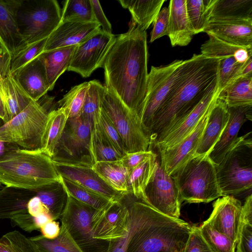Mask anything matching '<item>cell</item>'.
I'll return each instance as SVG.
<instances>
[{"instance_id":"6da1fadb","label":"cell","mask_w":252,"mask_h":252,"mask_svg":"<svg viewBox=\"0 0 252 252\" xmlns=\"http://www.w3.org/2000/svg\"><path fill=\"white\" fill-rule=\"evenodd\" d=\"M147 33L132 21L116 36L102 67L105 87L140 118L146 96L148 72Z\"/></svg>"},{"instance_id":"7a4b0ae2","label":"cell","mask_w":252,"mask_h":252,"mask_svg":"<svg viewBox=\"0 0 252 252\" xmlns=\"http://www.w3.org/2000/svg\"><path fill=\"white\" fill-rule=\"evenodd\" d=\"M126 233L107 252H184L191 226L163 215L136 199L130 205Z\"/></svg>"},{"instance_id":"3957f363","label":"cell","mask_w":252,"mask_h":252,"mask_svg":"<svg viewBox=\"0 0 252 252\" xmlns=\"http://www.w3.org/2000/svg\"><path fill=\"white\" fill-rule=\"evenodd\" d=\"M189 60L185 72L154 116L150 145L193 110L217 82L219 59L200 54Z\"/></svg>"},{"instance_id":"277c9868","label":"cell","mask_w":252,"mask_h":252,"mask_svg":"<svg viewBox=\"0 0 252 252\" xmlns=\"http://www.w3.org/2000/svg\"><path fill=\"white\" fill-rule=\"evenodd\" d=\"M52 158L39 150L13 148L0 157V183L35 190L60 181Z\"/></svg>"},{"instance_id":"5b68a950","label":"cell","mask_w":252,"mask_h":252,"mask_svg":"<svg viewBox=\"0 0 252 252\" xmlns=\"http://www.w3.org/2000/svg\"><path fill=\"white\" fill-rule=\"evenodd\" d=\"M172 176L182 202L209 203L222 196L217 181L215 164L208 156H194Z\"/></svg>"},{"instance_id":"8992f818","label":"cell","mask_w":252,"mask_h":252,"mask_svg":"<svg viewBox=\"0 0 252 252\" xmlns=\"http://www.w3.org/2000/svg\"><path fill=\"white\" fill-rule=\"evenodd\" d=\"M252 132L238 137L222 160L215 165L222 196L240 194L252 187Z\"/></svg>"},{"instance_id":"52a82bcc","label":"cell","mask_w":252,"mask_h":252,"mask_svg":"<svg viewBox=\"0 0 252 252\" xmlns=\"http://www.w3.org/2000/svg\"><path fill=\"white\" fill-rule=\"evenodd\" d=\"M45 102H42V97L31 101L18 114L0 126V141L22 149L41 150L49 113Z\"/></svg>"},{"instance_id":"ba28073f","label":"cell","mask_w":252,"mask_h":252,"mask_svg":"<svg viewBox=\"0 0 252 252\" xmlns=\"http://www.w3.org/2000/svg\"><path fill=\"white\" fill-rule=\"evenodd\" d=\"M56 0H20L17 11L19 33L27 45L48 38L61 23Z\"/></svg>"},{"instance_id":"9c48e42d","label":"cell","mask_w":252,"mask_h":252,"mask_svg":"<svg viewBox=\"0 0 252 252\" xmlns=\"http://www.w3.org/2000/svg\"><path fill=\"white\" fill-rule=\"evenodd\" d=\"M102 109L119 133L126 154L149 150L150 136L140 118L106 87Z\"/></svg>"},{"instance_id":"30bf717a","label":"cell","mask_w":252,"mask_h":252,"mask_svg":"<svg viewBox=\"0 0 252 252\" xmlns=\"http://www.w3.org/2000/svg\"><path fill=\"white\" fill-rule=\"evenodd\" d=\"M94 125L81 115L68 118L52 159L55 162L92 167L91 148Z\"/></svg>"},{"instance_id":"8fae6325","label":"cell","mask_w":252,"mask_h":252,"mask_svg":"<svg viewBox=\"0 0 252 252\" xmlns=\"http://www.w3.org/2000/svg\"><path fill=\"white\" fill-rule=\"evenodd\" d=\"M189 62V59L176 60L165 65L152 66L141 118L142 126L149 135L155 114L185 72Z\"/></svg>"},{"instance_id":"7c38bea8","label":"cell","mask_w":252,"mask_h":252,"mask_svg":"<svg viewBox=\"0 0 252 252\" xmlns=\"http://www.w3.org/2000/svg\"><path fill=\"white\" fill-rule=\"evenodd\" d=\"M95 209L68 194L60 218L70 236L83 252H107L109 242L94 238L91 219Z\"/></svg>"},{"instance_id":"4fadbf2b","label":"cell","mask_w":252,"mask_h":252,"mask_svg":"<svg viewBox=\"0 0 252 252\" xmlns=\"http://www.w3.org/2000/svg\"><path fill=\"white\" fill-rule=\"evenodd\" d=\"M209 38L200 47L201 54L219 60L218 91L220 94L226 87L241 76L243 68L252 56V48H247L226 43L216 37Z\"/></svg>"},{"instance_id":"5bb4252c","label":"cell","mask_w":252,"mask_h":252,"mask_svg":"<svg viewBox=\"0 0 252 252\" xmlns=\"http://www.w3.org/2000/svg\"><path fill=\"white\" fill-rule=\"evenodd\" d=\"M144 202L165 216L179 219L183 202L173 176L166 172L158 155L154 174L144 191Z\"/></svg>"},{"instance_id":"9a60e30c","label":"cell","mask_w":252,"mask_h":252,"mask_svg":"<svg viewBox=\"0 0 252 252\" xmlns=\"http://www.w3.org/2000/svg\"><path fill=\"white\" fill-rule=\"evenodd\" d=\"M116 36L101 29L85 41L76 46L67 70L88 77L102 67Z\"/></svg>"},{"instance_id":"2e32d148","label":"cell","mask_w":252,"mask_h":252,"mask_svg":"<svg viewBox=\"0 0 252 252\" xmlns=\"http://www.w3.org/2000/svg\"><path fill=\"white\" fill-rule=\"evenodd\" d=\"M129 219L128 206L122 200L111 201L95 210L91 219L94 238L109 243L122 238L127 232Z\"/></svg>"},{"instance_id":"e0dca14e","label":"cell","mask_w":252,"mask_h":252,"mask_svg":"<svg viewBox=\"0 0 252 252\" xmlns=\"http://www.w3.org/2000/svg\"><path fill=\"white\" fill-rule=\"evenodd\" d=\"M219 94L217 81L193 110L173 125L156 143L150 147L154 146L159 151L171 148L178 144L196 126L215 103Z\"/></svg>"},{"instance_id":"ac0fdd59","label":"cell","mask_w":252,"mask_h":252,"mask_svg":"<svg viewBox=\"0 0 252 252\" xmlns=\"http://www.w3.org/2000/svg\"><path fill=\"white\" fill-rule=\"evenodd\" d=\"M11 58L8 52L0 55V94L6 115L4 123L18 114L32 101L12 74Z\"/></svg>"},{"instance_id":"d6986e66","label":"cell","mask_w":252,"mask_h":252,"mask_svg":"<svg viewBox=\"0 0 252 252\" xmlns=\"http://www.w3.org/2000/svg\"><path fill=\"white\" fill-rule=\"evenodd\" d=\"M213 105L194 129L178 144L170 149L158 151L160 163L168 174L173 175L178 169L194 157L209 111Z\"/></svg>"},{"instance_id":"ffe728a7","label":"cell","mask_w":252,"mask_h":252,"mask_svg":"<svg viewBox=\"0 0 252 252\" xmlns=\"http://www.w3.org/2000/svg\"><path fill=\"white\" fill-rule=\"evenodd\" d=\"M242 206L241 201L233 196H222L214 202L213 211L205 221L236 243Z\"/></svg>"},{"instance_id":"44dd1931","label":"cell","mask_w":252,"mask_h":252,"mask_svg":"<svg viewBox=\"0 0 252 252\" xmlns=\"http://www.w3.org/2000/svg\"><path fill=\"white\" fill-rule=\"evenodd\" d=\"M60 175L85 187L110 201L124 199L125 195L109 186L92 167L54 162Z\"/></svg>"},{"instance_id":"7402d4cb","label":"cell","mask_w":252,"mask_h":252,"mask_svg":"<svg viewBox=\"0 0 252 252\" xmlns=\"http://www.w3.org/2000/svg\"><path fill=\"white\" fill-rule=\"evenodd\" d=\"M100 29V25L96 22L61 21L47 38L43 52L78 45L87 40Z\"/></svg>"},{"instance_id":"603a6c76","label":"cell","mask_w":252,"mask_h":252,"mask_svg":"<svg viewBox=\"0 0 252 252\" xmlns=\"http://www.w3.org/2000/svg\"><path fill=\"white\" fill-rule=\"evenodd\" d=\"M20 0H0V40L11 57L28 45L22 38L17 22Z\"/></svg>"},{"instance_id":"cb8c5ba5","label":"cell","mask_w":252,"mask_h":252,"mask_svg":"<svg viewBox=\"0 0 252 252\" xmlns=\"http://www.w3.org/2000/svg\"><path fill=\"white\" fill-rule=\"evenodd\" d=\"M204 32L232 45L252 48V21L211 20Z\"/></svg>"},{"instance_id":"d4e9b609","label":"cell","mask_w":252,"mask_h":252,"mask_svg":"<svg viewBox=\"0 0 252 252\" xmlns=\"http://www.w3.org/2000/svg\"><path fill=\"white\" fill-rule=\"evenodd\" d=\"M229 118L227 105L223 100L218 97L209 111L207 121L194 156L209 155L219 141Z\"/></svg>"},{"instance_id":"484cf974","label":"cell","mask_w":252,"mask_h":252,"mask_svg":"<svg viewBox=\"0 0 252 252\" xmlns=\"http://www.w3.org/2000/svg\"><path fill=\"white\" fill-rule=\"evenodd\" d=\"M13 76L32 100H39L49 91L45 66L39 56L20 69Z\"/></svg>"},{"instance_id":"4316f807","label":"cell","mask_w":252,"mask_h":252,"mask_svg":"<svg viewBox=\"0 0 252 252\" xmlns=\"http://www.w3.org/2000/svg\"><path fill=\"white\" fill-rule=\"evenodd\" d=\"M252 107H228L229 118L219 141L208 156L212 162L218 164L224 158L232 144L237 139L239 131L247 120H252Z\"/></svg>"},{"instance_id":"83f0119b","label":"cell","mask_w":252,"mask_h":252,"mask_svg":"<svg viewBox=\"0 0 252 252\" xmlns=\"http://www.w3.org/2000/svg\"><path fill=\"white\" fill-rule=\"evenodd\" d=\"M167 34L172 46H186L195 34L189 19L186 0H171Z\"/></svg>"},{"instance_id":"f1b7e54d","label":"cell","mask_w":252,"mask_h":252,"mask_svg":"<svg viewBox=\"0 0 252 252\" xmlns=\"http://www.w3.org/2000/svg\"><path fill=\"white\" fill-rule=\"evenodd\" d=\"M207 8L209 21H252V0H207Z\"/></svg>"},{"instance_id":"f546056e","label":"cell","mask_w":252,"mask_h":252,"mask_svg":"<svg viewBox=\"0 0 252 252\" xmlns=\"http://www.w3.org/2000/svg\"><path fill=\"white\" fill-rule=\"evenodd\" d=\"M36 195L33 190L5 186L0 188V220L28 212L29 200Z\"/></svg>"},{"instance_id":"4dcf8cb0","label":"cell","mask_w":252,"mask_h":252,"mask_svg":"<svg viewBox=\"0 0 252 252\" xmlns=\"http://www.w3.org/2000/svg\"><path fill=\"white\" fill-rule=\"evenodd\" d=\"M77 45L43 52L39 56L42 60L46 72L49 91H52L59 77L70 65Z\"/></svg>"},{"instance_id":"1f68e13d","label":"cell","mask_w":252,"mask_h":252,"mask_svg":"<svg viewBox=\"0 0 252 252\" xmlns=\"http://www.w3.org/2000/svg\"><path fill=\"white\" fill-rule=\"evenodd\" d=\"M124 8L128 9L132 16L131 21L142 30L146 31L153 23L165 0H119Z\"/></svg>"},{"instance_id":"d6a6232c","label":"cell","mask_w":252,"mask_h":252,"mask_svg":"<svg viewBox=\"0 0 252 252\" xmlns=\"http://www.w3.org/2000/svg\"><path fill=\"white\" fill-rule=\"evenodd\" d=\"M53 220L60 219L66 207L68 194L61 180L34 190Z\"/></svg>"},{"instance_id":"836d02e7","label":"cell","mask_w":252,"mask_h":252,"mask_svg":"<svg viewBox=\"0 0 252 252\" xmlns=\"http://www.w3.org/2000/svg\"><path fill=\"white\" fill-rule=\"evenodd\" d=\"M93 170L109 186L125 195L128 194V179L129 172L120 160L95 163Z\"/></svg>"},{"instance_id":"e575fe53","label":"cell","mask_w":252,"mask_h":252,"mask_svg":"<svg viewBox=\"0 0 252 252\" xmlns=\"http://www.w3.org/2000/svg\"><path fill=\"white\" fill-rule=\"evenodd\" d=\"M228 107L252 106V76H240L219 94Z\"/></svg>"},{"instance_id":"d590c367","label":"cell","mask_w":252,"mask_h":252,"mask_svg":"<svg viewBox=\"0 0 252 252\" xmlns=\"http://www.w3.org/2000/svg\"><path fill=\"white\" fill-rule=\"evenodd\" d=\"M67 119L66 112L62 107L48 113L40 150L51 158L63 134Z\"/></svg>"},{"instance_id":"8d00e7d4","label":"cell","mask_w":252,"mask_h":252,"mask_svg":"<svg viewBox=\"0 0 252 252\" xmlns=\"http://www.w3.org/2000/svg\"><path fill=\"white\" fill-rule=\"evenodd\" d=\"M158 155L154 154L129 173L128 179V193L144 202V191L155 171Z\"/></svg>"},{"instance_id":"74e56055","label":"cell","mask_w":252,"mask_h":252,"mask_svg":"<svg viewBox=\"0 0 252 252\" xmlns=\"http://www.w3.org/2000/svg\"><path fill=\"white\" fill-rule=\"evenodd\" d=\"M89 83L80 115L94 126L98 123L99 120L106 87L96 80L90 81Z\"/></svg>"},{"instance_id":"f35d334b","label":"cell","mask_w":252,"mask_h":252,"mask_svg":"<svg viewBox=\"0 0 252 252\" xmlns=\"http://www.w3.org/2000/svg\"><path fill=\"white\" fill-rule=\"evenodd\" d=\"M30 238L39 252H83L63 224L59 235L53 239L46 238L42 235Z\"/></svg>"},{"instance_id":"ab89813d","label":"cell","mask_w":252,"mask_h":252,"mask_svg":"<svg viewBox=\"0 0 252 252\" xmlns=\"http://www.w3.org/2000/svg\"><path fill=\"white\" fill-rule=\"evenodd\" d=\"M91 148L94 163L119 160L123 157L95 125L92 131Z\"/></svg>"},{"instance_id":"60d3db41","label":"cell","mask_w":252,"mask_h":252,"mask_svg":"<svg viewBox=\"0 0 252 252\" xmlns=\"http://www.w3.org/2000/svg\"><path fill=\"white\" fill-rule=\"evenodd\" d=\"M61 21L96 22L90 0H68L64 2Z\"/></svg>"},{"instance_id":"b9f144b4","label":"cell","mask_w":252,"mask_h":252,"mask_svg":"<svg viewBox=\"0 0 252 252\" xmlns=\"http://www.w3.org/2000/svg\"><path fill=\"white\" fill-rule=\"evenodd\" d=\"M61 180L68 195L95 210L101 209L111 201L67 179L61 177Z\"/></svg>"},{"instance_id":"7bdbcfd3","label":"cell","mask_w":252,"mask_h":252,"mask_svg":"<svg viewBox=\"0 0 252 252\" xmlns=\"http://www.w3.org/2000/svg\"><path fill=\"white\" fill-rule=\"evenodd\" d=\"M89 86V82H85L74 86L58 101L60 107L65 110L68 119L80 115Z\"/></svg>"},{"instance_id":"ee69618b","label":"cell","mask_w":252,"mask_h":252,"mask_svg":"<svg viewBox=\"0 0 252 252\" xmlns=\"http://www.w3.org/2000/svg\"><path fill=\"white\" fill-rule=\"evenodd\" d=\"M198 228L202 237L214 252H235L236 243L206 221Z\"/></svg>"},{"instance_id":"f6af8a7d","label":"cell","mask_w":252,"mask_h":252,"mask_svg":"<svg viewBox=\"0 0 252 252\" xmlns=\"http://www.w3.org/2000/svg\"><path fill=\"white\" fill-rule=\"evenodd\" d=\"M0 252H39L37 246L17 230L5 234L0 238Z\"/></svg>"},{"instance_id":"bcb514c9","label":"cell","mask_w":252,"mask_h":252,"mask_svg":"<svg viewBox=\"0 0 252 252\" xmlns=\"http://www.w3.org/2000/svg\"><path fill=\"white\" fill-rule=\"evenodd\" d=\"M207 0H186V10L190 23L195 34L204 32L209 19Z\"/></svg>"},{"instance_id":"7dc6e473","label":"cell","mask_w":252,"mask_h":252,"mask_svg":"<svg viewBox=\"0 0 252 252\" xmlns=\"http://www.w3.org/2000/svg\"><path fill=\"white\" fill-rule=\"evenodd\" d=\"M47 38L28 45L23 50L11 57L10 67L12 74L38 57L44 50Z\"/></svg>"},{"instance_id":"c3c4849f","label":"cell","mask_w":252,"mask_h":252,"mask_svg":"<svg viewBox=\"0 0 252 252\" xmlns=\"http://www.w3.org/2000/svg\"><path fill=\"white\" fill-rule=\"evenodd\" d=\"M95 125L113 147L123 157L126 152L121 136L102 109L98 123Z\"/></svg>"},{"instance_id":"681fc988","label":"cell","mask_w":252,"mask_h":252,"mask_svg":"<svg viewBox=\"0 0 252 252\" xmlns=\"http://www.w3.org/2000/svg\"><path fill=\"white\" fill-rule=\"evenodd\" d=\"M235 252H252V217L241 215Z\"/></svg>"},{"instance_id":"f907efd6","label":"cell","mask_w":252,"mask_h":252,"mask_svg":"<svg viewBox=\"0 0 252 252\" xmlns=\"http://www.w3.org/2000/svg\"><path fill=\"white\" fill-rule=\"evenodd\" d=\"M169 9L167 7L162 8L153 22L154 26L151 32L150 42L156 40L167 34L169 22Z\"/></svg>"},{"instance_id":"816d5d0a","label":"cell","mask_w":252,"mask_h":252,"mask_svg":"<svg viewBox=\"0 0 252 252\" xmlns=\"http://www.w3.org/2000/svg\"><path fill=\"white\" fill-rule=\"evenodd\" d=\"M184 252H214L202 237L198 227L191 226Z\"/></svg>"},{"instance_id":"f5cc1de1","label":"cell","mask_w":252,"mask_h":252,"mask_svg":"<svg viewBox=\"0 0 252 252\" xmlns=\"http://www.w3.org/2000/svg\"><path fill=\"white\" fill-rule=\"evenodd\" d=\"M154 152L151 150L147 151L126 153L121 159L124 166L129 173L134 168L150 158Z\"/></svg>"},{"instance_id":"db71d44e","label":"cell","mask_w":252,"mask_h":252,"mask_svg":"<svg viewBox=\"0 0 252 252\" xmlns=\"http://www.w3.org/2000/svg\"><path fill=\"white\" fill-rule=\"evenodd\" d=\"M10 220L15 225L25 231L31 232L34 230H39L35 223V217L28 212L18 215Z\"/></svg>"},{"instance_id":"11a10c76","label":"cell","mask_w":252,"mask_h":252,"mask_svg":"<svg viewBox=\"0 0 252 252\" xmlns=\"http://www.w3.org/2000/svg\"><path fill=\"white\" fill-rule=\"evenodd\" d=\"M90 0L95 22L100 25L103 31L109 33H112L111 24L106 17L99 1L97 0Z\"/></svg>"},{"instance_id":"9f6ffc18","label":"cell","mask_w":252,"mask_h":252,"mask_svg":"<svg viewBox=\"0 0 252 252\" xmlns=\"http://www.w3.org/2000/svg\"><path fill=\"white\" fill-rule=\"evenodd\" d=\"M40 230L43 236L49 239H53L59 235L61 227L58 222L52 220L42 226Z\"/></svg>"},{"instance_id":"6f0895ef","label":"cell","mask_w":252,"mask_h":252,"mask_svg":"<svg viewBox=\"0 0 252 252\" xmlns=\"http://www.w3.org/2000/svg\"><path fill=\"white\" fill-rule=\"evenodd\" d=\"M27 210L28 213L33 217H36L43 213L49 214L47 209L36 195L29 200L27 205Z\"/></svg>"},{"instance_id":"680465c9","label":"cell","mask_w":252,"mask_h":252,"mask_svg":"<svg viewBox=\"0 0 252 252\" xmlns=\"http://www.w3.org/2000/svg\"><path fill=\"white\" fill-rule=\"evenodd\" d=\"M241 76H252V58L251 57L245 64Z\"/></svg>"},{"instance_id":"91938a15","label":"cell","mask_w":252,"mask_h":252,"mask_svg":"<svg viewBox=\"0 0 252 252\" xmlns=\"http://www.w3.org/2000/svg\"><path fill=\"white\" fill-rule=\"evenodd\" d=\"M5 116L4 107L0 94V118L3 121V123L5 120Z\"/></svg>"},{"instance_id":"94428289","label":"cell","mask_w":252,"mask_h":252,"mask_svg":"<svg viewBox=\"0 0 252 252\" xmlns=\"http://www.w3.org/2000/svg\"><path fill=\"white\" fill-rule=\"evenodd\" d=\"M6 143L0 141V157L8 151L14 148L13 147L8 148V147L5 146Z\"/></svg>"},{"instance_id":"6125c7cd","label":"cell","mask_w":252,"mask_h":252,"mask_svg":"<svg viewBox=\"0 0 252 252\" xmlns=\"http://www.w3.org/2000/svg\"><path fill=\"white\" fill-rule=\"evenodd\" d=\"M8 52L0 40V55L4 53Z\"/></svg>"},{"instance_id":"be15d7a7","label":"cell","mask_w":252,"mask_h":252,"mask_svg":"<svg viewBox=\"0 0 252 252\" xmlns=\"http://www.w3.org/2000/svg\"><path fill=\"white\" fill-rule=\"evenodd\" d=\"M1 183H0V187L1 186Z\"/></svg>"}]
</instances>
